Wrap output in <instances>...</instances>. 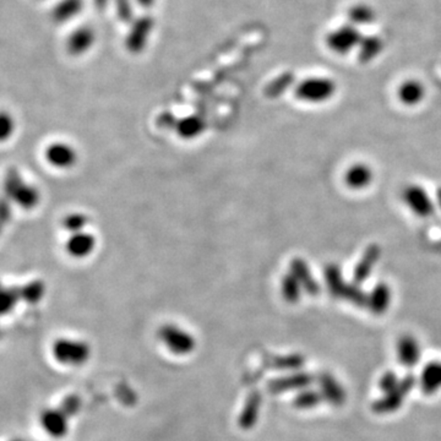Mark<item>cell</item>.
I'll return each instance as SVG.
<instances>
[{
  "label": "cell",
  "instance_id": "1",
  "mask_svg": "<svg viewBox=\"0 0 441 441\" xmlns=\"http://www.w3.org/2000/svg\"><path fill=\"white\" fill-rule=\"evenodd\" d=\"M4 195L23 210L36 209L41 201V193L36 186L25 181L16 168L8 169L4 178Z\"/></svg>",
  "mask_w": 441,
  "mask_h": 441
},
{
  "label": "cell",
  "instance_id": "2",
  "mask_svg": "<svg viewBox=\"0 0 441 441\" xmlns=\"http://www.w3.org/2000/svg\"><path fill=\"white\" fill-rule=\"evenodd\" d=\"M154 28L155 19L151 15L145 14L135 18L129 23V30L124 40L126 51L135 56L141 54L149 44Z\"/></svg>",
  "mask_w": 441,
  "mask_h": 441
},
{
  "label": "cell",
  "instance_id": "3",
  "mask_svg": "<svg viewBox=\"0 0 441 441\" xmlns=\"http://www.w3.org/2000/svg\"><path fill=\"white\" fill-rule=\"evenodd\" d=\"M53 356L58 362L71 367H79L87 362L91 349L85 341L58 339L53 344Z\"/></svg>",
  "mask_w": 441,
  "mask_h": 441
},
{
  "label": "cell",
  "instance_id": "4",
  "mask_svg": "<svg viewBox=\"0 0 441 441\" xmlns=\"http://www.w3.org/2000/svg\"><path fill=\"white\" fill-rule=\"evenodd\" d=\"M158 337L166 347L176 356H188L196 347L194 336L189 331L173 324L161 326L158 330Z\"/></svg>",
  "mask_w": 441,
  "mask_h": 441
},
{
  "label": "cell",
  "instance_id": "5",
  "mask_svg": "<svg viewBox=\"0 0 441 441\" xmlns=\"http://www.w3.org/2000/svg\"><path fill=\"white\" fill-rule=\"evenodd\" d=\"M334 92L336 85L327 78H309L296 86V96L303 102H325L334 96Z\"/></svg>",
  "mask_w": 441,
  "mask_h": 441
},
{
  "label": "cell",
  "instance_id": "6",
  "mask_svg": "<svg viewBox=\"0 0 441 441\" xmlns=\"http://www.w3.org/2000/svg\"><path fill=\"white\" fill-rule=\"evenodd\" d=\"M417 382L414 375L404 376L402 380H399V385L394 390L387 392L384 397L376 399L373 404L372 409L375 413L386 414L392 413L402 406L406 396L409 395V391L413 389Z\"/></svg>",
  "mask_w": 441,
  "mask_h": 441
},
{
  "label": "cell",
  "instance_id": "7",
  "mask_svg": "<svg viewBox=\"0 0 441 441\" xmlns=\"http://www.w3.org/2000/svg\"><path fill=\"white\" fill-rule=\"evenodd\" d=\"M44 158L52 167L66 171L78 163L79 155L73 145L64 141H56L47 146Z\"/></svg>",
  "mask_w": 441,
  "mask_h": 441
},
{
  "label": "cell",
  "instance_id": "8",
  "mask_svg": "<svg viewBox=\"0 0 441 441\" xmlns=\"http://www.w3.org/2000/svg\"><path fill=\"white\" fill-rule=\"evenodd\" d=\"M404 204L416 216L421 219H427L434 214V204L427 191L419 186H409L402 193Z\"/></svg>",
  "mask_w": 441,
  "mask_h": 441
},
{
  "label": "cell",
  "instance_id": "9",
  "mask_svg": "<svg viewBox=\"0 0 441 441\" xmlns=\"http://www.w3.org/2000/svg\"><path fill=\"white\" fill-rule=\"evenodd\" d=\"M96 248L97 238L95 237L93 233L87 231L70 234L66 242V254L78 260H84L88 256L92 255Z\"/></svg>",
  "mask_w": 441,
  "mask_h": 441
},
{
  "label": "cell",
  "instance_id": "10",
  "mask_svg": "<svg viewBox=\"0 0 441 441\" xmlns=\"http://www.w3.org/2000/svg\"><path fill=\"white\" fill-rule=\"evenodd\" d=\"M96 41H97L96 31L91 26L83 25L75 28L74 31L68 36L66 51L69 52L71 56H84L92 49Z\"/></svg>",
  "mask_w": 441,
  "mask_h": 441
},
{
  "label": "cell",
  "instance_id": "11",
  "mask_svg": "<svg viewBox=\"0 0 441 441\" xmlns=\"http://www.w3.org/2000/svg\"><path fill=\"white\" fill-rule=\"evenodd\" d=\"M361 41H362L361 33L352 25H346L339 28L334 32H331L326 40L330 49L339 54L349 53L353 47L358 46Z\"/></svg>",
  "mask_w": 441,
  "mask_h": 441
},
{
  "label": "cell",
  "instance_id": "12",
  "mask_svg": "<svg viewBox=\"0 0 441 441\" xmlns=\"http://www.w3.org/2000/svg\"><path fill=\"white\" fill-rule=\"evenodd\" d=\"M289 272H292L296 279L299 281V284H302L303 291L314 297L318 296L320 292V286L319 282L314 279V276L311 274L310 267L308 265L307 261L303 260L301 258H296L291 261L289 264Z\"/></svg>",
  "mask_w": 441,
  "mask_h": 441
},
{
  "label": "cell",
  "instance_id": "13",
  "mask_svg": "<svg viewBox=\"0 0 441 441\" xmlns=\"http://www.w3.org/2000/svg\"><path fill=\"white\" fill-rule=\"evenodd\" d=\"M314 377L308 373H297L292 375L282 376L279 379L271 380L267 385V390L271 394H282L286 391L299 390L310 385Z\"/></svg>",
  "mask_w": 441,
  "mask_h": 441
},
{
  "label": "cell",
  "instance_id": "14",
  "mask_svg": "<svg viewBox=\"0 0 441 441\" xmlns=\"http://www.w3.org/2000/svg\"><path fill=\"white\" fill-rule=\"evenodd\" d=\"M380 248L377 244H370L368 246L364 254H363L362 259L358 261L357 266L353 271V282L354 284H362L370 277L373 270L375 267L376 262L380 258Z\"/></svg>",
  "mask_w": 441,
  "mask_h": 441
},
{
  "label": "cell",
  "instance_id": "15",
  "mask_svg": "<svg viewBox=\"0 0 441 441\" xmlns=\"http://www.w3.org/2000/svg\"><path fill=\"white\" fill-rule=\"evenodd\" d=\"M41 424L47 434L53 437H63L68 433V416L61 409H46L41 414Z\"/></svg>",
  "mask_w": 441,
  "mask_h": 441
},
{
  "label": "cell",
  "instance_id": "16",
  "mask_svg": "<svg viewBox=\"0 0 441 441\" xmlns=\"http://www.w3.org/2000/svg\"><path fill=\"white\" fill-rule=\"evenodd\" d=\"M320 392L326 402L339 407L346 402V392L334 376L329 373H321L319 375Z\"/></svg>",
  "mask_w": 441,
  "mask_h": 441
},
{
  "label": "cell",
  "instance_id": "17",
  "mask_svg": "<svg viewBox=\"0 0 441 441\" xmlns=\"http://www.w3.org/2000/svg\"><path fill=\"white\" fill-rule=\"evenodd\" d=\"M374 174L366 163H354L344 174V183L352 191H363L370 186Z\"/></svg>",
  "mask_w": 441,
  "mask_h": 441
},
{
  "label": "cell",
  "instance_id": "18",
  "mask_svg": "<svg viewBox=\"0 0 441 441\" xmlns=\"http://www.w3.org/2000/svg\"><path fill=\"white\" fill-rule=\"evenodd\" d=\"M391 299H392L391 288L385 282H380L368 294L367 308L373 314L382 315L390 307Z\"/></svg>",
  "mask_w": 441,
  "mask_h": 441
},
{
  "label": "cell",
  "instance_id": "19",
  "mask_svg": "<svg viewBox=\"0 0 441 441\" xmlns=\"http://www.w3.org/2000/svg\"><path fill=\"white\" fill-rule=\"evenodd\" d=\"M397 354L402 366L407 368L416 367L421 358V349L417 339L411 334L402 336L397 344Z\"/></svg>",
  "mask_w": 441,
  "mask_h": 441
},
{
  "label": "cell",
  "instance_id": "20",
  "mask_svg": "<svg viewBox=\"0 0 441 441\" xmlns=\"http://www.w3.org/2000/svg\"><path fill=\"white\" fill-rule=\"evenodd\" d=\"M261 401H262V399H261L259 391H254V392H251L250 395L248 396L246 404H244V407L242 409V413H241L239 419H238L239 427L244 429V430H249L258 422L259 414H260Z\"/></svg>",
  "mask_w": 441,
  "mask_h": 441
},
{
  "label": "cell",
  "instance_id": "21",
  "mask_svg": "<svg viewBox=\"0 0 441 441\" xmlns=\"http://www.w3.org/2000/svg\"><path fill=\"white\" fill-rule=\"evenodd\" d=\"M85 8V0H59L53 9V19L56 23H69L78 18Z\"/></svg>",
  "mask_w": 441,
  "mask_h": 441
},
{
  "label": "cell",
  "instance_id": "22",
  "mask_svg": "<svg viewBox=\"0 0 441 441\" xmlns=\"http://www.w3.org/2000/svg\"><path fill=\"white\" fill-rule=\"evenodd\" d=\"M421 386L425 395L435 394L441 387V363L430 362L422 373Z\"/></svg>",
  "mask_w": 441,
  "mask_h": 441
},
{
  "label": "cell",
  "instance_id": "23",
  "mask_svg": "<svg viewBox=\"0 0 441 441\" xmlns=\"http://www.w3.org/2000/svg\"><path fill=\"white\" fill-rule=\"evenodd\" d=\"M425 95V88L419 81L409 80L401 85L397 91V96L401 102L406 106H416L422 102Z\"/></svg>",
  "mask_w": 441,
  "mask_h": 441
},
{
  "label": "cell",
  "instance_id": "24",
  "mask_svg": "<svg viewBox=\"0 0 441 441\" xmlns=\"http://www.w3.org/2000/svg\"><path fill=\"white\" fill-rule=\"evenodd\" d=\"M204 131L205 121L198 116H184L176 123V133L181 139H196Z\"/></svg>",
  "mask_w": 441,
  "mask_h": 441
},
{
  "label": "cell",
  "instance_id": "25",
  "mask_svg": "<svg viewBox=\"0 0 441 441\" xmlns=\"http://www.w3.org/2000/svg\"><path fill=\"white\" fill-rule=\"evenodd\" d=\"M324 276H325L326 286H327V289H329L331 296L341 299L342 292H344V289L349 282L344 281V274H342L339 266L336 264L327 265Z\"/></svg>",
  "mask_w": 441,
  "mask_h": 441
},
{
  "label": "cell",
  "instance_id": "26",
  "mask_svg": "<svg viewBox=\"0 0 441 441\" xmlns=\"http://www.w3.org/2000/svg\"><path fill=\"white\" fill-rule=\"evenodd\" d=\"M281 294L282 298L287 303H297L301 297H302L303 291L302 284H299V281L296 279V276L288 271L287 274H284L281 279Z\"/></svg>",
  "mask_w": 441,
  "mask_h": 441
},
{
  "label": "cell",
  "instance_id": "27",
  "mask_svg": "<svg viewBox=\"0 0 441 441\" xmlns=\"http://www.w3.org/2000/svg\"><path fill=\"white\" fill-rule=\"evenodd\" d=\"M21 301L20 287H8L0 282V316L8 315Z\"/></svg>",
  "mask_w": 441,
  "mask_h": 441
},
{
  "label": "cell",
  "instance_id": "28",
  "mask_svg": "<svg viewBox=\"0 0 441 441\" xmlns=\"http://www.w3.org/2000/svg\"><path fill=\"white\" fill-rule=\"evenodd\" d=\"M46 294V284L41 279H35L20 287L21 301L28 304L41 302Z\"/></svg>",
  "mask_w": 441,
  "mask_h": 441
},
{
  "label": "cell",
  "instance_id": "29",
  "mask_svg": "<svg viewBox=\"0 0 441 441\" xmlns=\"http://www.w3.org/2000/svg\"><path fill=\"white\" fill-rule=\"evenodd\" d=\"M382 49V42L376 36H368L363 37L359 43V54L358 58L362 63H369L373 61Z\"/></svg>",
  "mask_w": 441,
  "mask_h": 441
},
{
  "label": "cell",
  "instance_id": "30",
  "mask_svg": "<svg viewBox=\"0 0 441 441\" xmlns=\"http://www.w3.org/2000/svg\"><path fill=\"white\" fill-rule=\"evenodd\" d=\"M90 224V217L84 212H70L61 221V226L69 234L84 232Z\"/></svg>",
  "mask_w": 441,
  "mask_h": 441
},
{
  "label": "cell",
  "instance_id": "31",
  "mask_svg": "<svg viewBox=\"0 0 441 441\" xmlns=\"http://www.w3.org/2000/svg\"><path fill=\"white\" fill-rule=\"evenodd\" d=\"M322 399L324 397L319 391L304 390L296 396L293 404L298 409H309L319 406Z\"/></svg>",
  "mask_w": 441,
  "mask_h": 441
},
{
  "label": "cell",
  "instance_id": "32",
  "mask_svg": "<svg viewBox=\"0 0 441 441\" xmlns=\"http://www.w3.org/2000/svg\"><path fill=\"white\" fill-rule=\"evenodd\" d=\"M349 21L356 25H367L375 19L374 10L368 5L359 4L351 8L349 11Z\"/></svg>",
  "mask_w": 441,
  "mask_h": 441
},
{
  "label": "cell",
  "instance_id": "33",
  "mask_svg": "<svg viewBox=\"0 0 441 441\" xmlns=\"http://www.w3.org/2000/svg\"><path fill=\"white\" fill-rule=\"evenodd\" d=\"M16 131L14 116L9 111H0V144L9 141Z\"/></svg>",
  "mask_w": 441,
  "mask_h": 441
},
{
  "label": "cell",
  "instance_id": "34",
  "mask_svg": "<svg viewBox=\"0 0 441 441\" xmlns=\"http://www.w3.org/2000/svg\"><path fill=\"white\" fill-rule=\"evenodd\" d=\"M304 364V358L301 354H289L284 357H276L272 361V367L281 370H297Z\"/></svg>",
  "mask_w": 441,
  "mask_h": 441
},
{
  "label": "cell",
  "instance_id": "35",
  "mask_svg": "<svg viewBox=\"0 0 441 441\" xmlns=\"http://www.w3.org/2000/svg\"><path fill=\"white\" fill-rule=\"evenodd\" d=\"M113 3L116 6V16L121 23H131L135 19L133 0H113Z\"/></svg>",
  "mask_w": 441,
  "mask_h": 441
},
{
  "label": "cell",
  "instance_id": "36",
  "mask_svg": "<svg viewBox=\"0 0 441 441\" xmlns=\"http://www.w3.org/2000/svg\"><path fill=\"white\" fill-rule=\"evenodd\" d=\"M11 215H13V203L3 194L0 196V234L11 219Z\"/></svg>",
  "mask_w": 441,
  "mask_h": 441
},
{
  "label": "cell",
  "instance_id": "37",
  "mask_svg": "<svg viewBox=\"0 0 441 441\" xmlns=\"http://www.w3.org/2000/svg\"><path fill=\"white\" fill-rule=\"evenodd\" d=\"M293 83V76L291 74L281 75L279 78L274 80L272 84L270 85V92L272 96H277L281 93L284 92Z\"/></svg>",
  "mask_w": 441,
  "mask_h": 441
},
{
  "label": "cell",
  "instance_id": "38",
  "mask_svg": "<svg viewBox=\"0 0 441 441\" xmlns=\"http://www.w3.org/2000/svg\"><path fill=\"white\" fill-rule=\"evenodd\" d=\"M399 377L396 375L394 372H386L384 375L381 376L380 382H379V386H380L381 390L384 391V392H390V391L394 390L399 385Z\"/></svg>",
  "mask_w": 441,
  "mask_h": 441
},
{
  "label": "cell",
  "instance_id": "39",
  "mask_svg": "<svg viewBox=\"0 0 441 441\" xmlns=\"http://www.w3.org/2000/svg\"><path fill=\"white\" fill-rule=\"evenodd\" d=\"M80 406H81V402H80L79 397H76V396H69V397H66V399L63 401L61 409L68 417H71V416H74V414L79 412Z\"/></svg>",
  "mask_w": 441,
  "mask_h": 441
},
{
  "label": "cell",
  "instance_id": "40",
  "mask_svg": "<svg viewBox=\"0 0 441 441\" xmlns=\"http://www.w3.org/2000/svg\"><path fill=\"white\" fill-rule=\"evenodd\" d=\"M136 4L139 5L143 9H150L155 4L156 0H135Z\"/></svg>",
  "mask_w": 441,
  "mask_h": 441
},
{
  "label": "cell",
  "instance_id": "41",
  "mask_svg": "<svg viewBox=\"0 0 441 441\" xmlns=\"http://www.w3.org/2000/svg\"><path fill=\"white\" fill-rule=\"evenodd\" d=\"M109 1H111V0H93V4L96 5L97 9L103 10L107 8Z\"/></svg>",
  "mask_w": 441,
  "mask_h": 441
},
{
  "label": "cell",
  "instance_id": "42",
  "mask_svg": "<svg viewBox=\"0 0 441 441\" xmlns=\"http://www.w3.org/2000/svg\"><path fill=\"white\" fill-rule=\"evenodd\" d=\"M437 204H439V206H440V209H441V188H439V189H437Z\"/></svg>",
  "mask_w": 441,
  "mask_h": 441
},
{
  "label": "cell",
  "instance_id": "43",
  "mask_svg": "<svg viewBox=\"0 0 441 441\" xmlns=\"http://www.w3.org/2000/svg\"><path fill=\"white\" fill-rule=\"evenodd\" d=\"M13 441H23V440H13Z\"/></svg>",
  "mask_w": 441,
  "mask_h": 441
}]
</instances>
